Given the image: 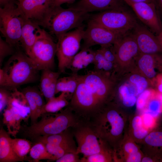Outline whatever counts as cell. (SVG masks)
<instances>
[{
    "label": "cell",
    "instance_id": "1",
    "mask_svg": "<svg viewBox=\"0 0 162 162\" xmlns=\"http://www.w3.org/2000/svg\"><path fill=\"white\" fill-rule=\"evenodd\" d=\"M129 114L113 100L88 122L98 135L115 152L126 133Z\"/></svg>",
    "mask_w": 162,
    "mask_h": 162
},
{
    "label": "cell",
    "instance_id": "2",
    "mask_svg": "<svg viewBox=\"0 0 162 162\" xmlns=\"http://www.w3.org/2000/svg\"><path fill=\"white\" fill-rule=\"evenodd\" d=\"M40 117L39 121L30 126H21L20 130L26 137L34 141L41 137L61 133L74 127L81 121L67 106L56 113H44Z\"/></svg>",
    "mask_w": 162,
    "mask_h": 162
},
{
    "label": "cell",
    "instance_id": "3",
    "mask_svg": "<svg viewBox=\"0 0 162 162\" xmlns=\"http://www.w3.org/2000/svg\"><path fill=\"white\" fill-rule=\"evenodd\" d=\"M2 69L5 81L2 87L10 90L34 82L38 78L39 71L31 58L20 49L11 56Z\"/></svg>",
    "mask_w": 162,
    "mask_h": 162
},
{
    "label": "cell",
    "instance_id": "4",
    "mask_svg": "<svg viewBox=\"0 0 162 162\" xmlns=\"http://www.w3.org/2000/svg\"><path fill=\"white\" fill-rule=\"evenodd\" d=\"M89 13L70 7L64 8L54 5L38 25L57 39L70 30L84 25L83 22L90 17Z\"/></svg>",
    "mask_w": 162,
    "mask_h": 162
},
{
    "label": "cell",
    "instance_id": "5",
    "mask_svg": "<svg viewBox=\"0 0 162 162\" xmlns=\"http://www.w3.org/2000/svg\"><path fill=\"white\" fill-rule=\"evenodd\" d=\"M89 20L121 35L132 31L138 21L124 6L90 16Z\"/></svg>",
    "mask_w": 162,
    "mask_h": 162
},
{
    "label": "cell",
    "instance_id": "6",
    "mask_svg": "<svg viewBox=\"0 0 162 162\" xmlns=\"http://www.w3.org/2000/svg\"><path fill=\"white\" fill-rule=\"evenodd\" d=\"M16 2L0 4V31L6 41L18 50L20 46L22 14Z\"/></svg>",
    "mask_w": 162,
    "mask_h": 162
},
{
    "label": "cell",
    "instance_id": "7",
    "mask_svg": "<svg viewBox=\"0 0 162 162\" xmlns=\"http://www.w3.org/2000/svg\"><path fill=\"white\" fill-rule=\"evenodd\" d=\"M89 87L102 109L114 98L119 81L115 75L94 70L80 75Z\"/></svg>",
    "mask_w": 162,
    "mask_h": 162
},
{
    "label": "cell",
    "instance_id": "8",
    "mask_svg": "<svg viewBox=\"0 0 162 162\" xmlns=\"http://www.w3.org/2000/svg\"><path fill=\"white\" fill-rule=\"evenodd\" d=\"M116 60L115 73L118 79L134 69L140 52L132 31L121 37L112 46Z\"/></svg>",
    "mask_w": 162,
    "mask_h": 162
},
{
    "label": "cell",
    "instance_id": "9",
    "mask_svg": "<svg viewBox=\"0 0 162 162\" xmlns=\"http://www.w3.org/2000/svg\"><path fill=\"white\" fill-rule=\"evenodd\" d=\"M67 107L81 120L88 122L101 110L89 87L79 75V82Z\"/></svg>",
    "mask_w": 162,
    "mask_h": 162
},
{
    "label": "cell",
    "instance_id": "10",
    "mask_svg": "<svg viewBox=\"0 0 162 162\" xmlns=\"http://www.w3.org/2000/svg\"><path fill=\"white\" fill-rule=\"evenodd\" d=\"M84 26L62 35L58 39L56 55L58 68L61 73H65L74 56L78 52L82 40Z\"/></svg>",
    "mask_w": 162,
    "mask_h": 162
},
{
    "label": "cell",
    "instance_id": "11",
    "mask_svg": "<svg viewBox=\"0 0 162 162\" xmlns=\"http://www.w3.org/2000/svg\"><path fill=\"white\" fill-rule=\"evenodd\" d=\"M57 44L51 36L45 31L36 41L28 56L39 70H52L55 66V56Z\"/></svg>",
    "mask_w": 162,
    "mask_h": 162
},
{
    "label": "cell",
    "instance_id": "12",
    "mask_svg": "<svg viewBox=\"0 0 162 162\" xmlns=\"http://www.w3.org/2000/svg\"><path fill=\"white\" fill-rule=\"evenodd\" d=\"M72 128L74 129L72 133L77 145V154L88 156L100 152L108 145L98 135L88 122L81 121Z\"/></svg>",
    "mask_w": 162,
    "mask_h": 162
},
{
    "label": "cell",
    "instance_id": "13",
    "mask_svg": "<svg viewBox=\"0 0 162 162\" xmlns=\"http://www.w3.org/2000/svg\"><path fill=\"white\" fill-rule=\"evenodd\" d=\"M122 36L88 20L84 30L81 49L96 45L100 46L112 45Z\"/></svg>",
    "mask_w": 162,
    "mask_h": 162
},
{
    "label": "cell",
    "instance_id": "14",
    "mask_svg": "<svg viewBox=\"0 0 162 162\" xmlns=\"http://www.w3.org/2000/svg\"><path fill=\"white\" fill-rule=\"evenodd\" d=\"M125 2L131 7L142 23L156 36L162 31V22L155 3Z\"/></svg>",
    "mask_w": 162,
    "mask_h": 162
},
{
    "label": "cell",
    "instance_id": "15",
    "mask_svg": "<svg viewBox=\"0 0 162 162\" xmlns=\"http://www.w3.org/2000/svg\"><path fill=\"white\" fill-rule=\"evenodd\" d=\"M156 68L162 72V53L148 54L140 52L136 57L133 70H135L145 77L152 86L158 74Z\"/></svg>",
    "mask_w": 162,
    "mask_h": 162
},
{
    "label": "cell",
    "instance_id": "16",
    "mask_svg": "<svg viewBox=\"0 0 162 162\" xmlns=\"http://www.w3.org/2000/svg\"><path fill=\"white\" fill-rule=\"evenodd\" d=\"M140 52L148 54L162 53V47L156 35L138 21L132 30Z\"/></svg>",
    "mask_w": 162,
    "mask_h": 162
},
{
    "label": "cell",
    "instance_id": "17",
    "mask_svg": "<svg viewBox=\"0 0 162 162\" xmlns=\"http://www.w3.org/2000/svg\"><path fill=\"white\" fill-rule=\"evenodd\" d=\"M16 3L23 17L38 24L54 5L52 0H24Z\"/></svg>",
    "mask_w": 162,
    "mask_h": 162
},
{
    "label": "cell",
    "instance_id": "18",
    "mask_svg": "<svg viewBox=\"0 0 162 162\" xmlns=\"http://www.w3.org/2000/svg\"><path fill=\"white\" fill-rule=\"evenodd\" d=\"M144 155L140 146L126 134L113 152L114 162H140Z\"/></svg>",
    "mask_w": 162,
    "mask_h": 162
},
{
    "label": "cell",
    "instance_id": "19",
    "mask_svg": "<svg viewBox=\"0 0 162 162\" xmlns=\"http://www.w3.org/2000/svg\"><path fill=\"white\" fill-rule=\"evenodd\" d=\"M139 145L152 162H162V128L158 126L150 132Z\"/></svg>",
    "mask_w": 162,
    "mask_h": 162
},
{
    "label": "cell",
    "instance_id": "20",
    "mask_svg": "<svg viewBox=\"0 0 162 162\" xmlns=\"http://www.w3.org/2000/svg\"><path fill=\"white\" fill-rule=\"evenodd\" d=\"M21 23L20 46L28 56L36 41L46 31L37 23L25 18L22 15Z\"/></svg>",
    "mask_w": 162,
    "mask_h": 162
},
{
    "label": "cell",
    "instance_id": "21",
    "mask_svg": "<svg viewBox=\"0 0 162 162\" xmlns=\"http://www.w3.org/2000/svg\"><path fill=\"white\" fill-rule=\"evenodd\" d=\"M138 95L134 87L127 80L120 79L113 100L125 110L136 105Z\"/></svg>",
    "mask_w": 162,
    "mask_h": 162
},
{
    "label": "cell",
    "instance_id": "22",
    "mask_svg": "<svg viewBox=\"0 0 162 162\" xmlns=\"http://www.w3.org/2000/svg\"><path fill=\"white\" fill-rule=\"evenodd\" d=\"M124 3L123 0H80L70 7L89 13L117 8L124 6Z\"/></svg>",
    "mask_w": 162,
    "mask_h": 162
},
{
    "label": "cell",
    "instance_id": "23",
    "mask_svg": "<svg viewBox=\"0 0 162 162\" xmlns=\"http://www.w3.org/2000/svg\"><path fill=\"white\" fill-rule=\"evenodd\" d=\"M22 92L26 98L30 110L31 124L37 121L42 114L43 109L45 104L44 97L37 88L28 86L24 88Z\"/></svg>",
    "mask_w": 162,
    "mask_h": 162
},
{
    "label": "cell",
    "instance_id": "24",
    "mask_svg": "<svg viewBox=\"0 0 162 162\" xmlns=\"http://www.w3.org/2000/svg\"><path fill=\"white\" fill-rule=\"evenodd\" d=\"M70 128L58 134L38 138L34 141L54 144L62 147L68 153H76L77 146Z\"/></svg>",
    "mask_w": 162,
    "mask_h": 162
},
{
    "label": "cell",
    "instance_id": "25",
    "mask_svg": "<svg viewBox=\"0 0 162 162\" xmlns=\"http://www.w3.org/2000/svg\"><path fill=\"white\" fill-rule=\"evenodd\" d=\"M41 71L39 90L47 102L55 95L57 82L61 73L59 71L54 72L48 69Z\"/></svg>",
    "mask_w": 162,
    "mask_h": 162
},
{
    "label": "cell",
    "instance_id": "26",
    "mask_svg": "<svg viewBox=\"0 0 162 162\" xmlns=\"http://www.w3.org/2000/svg\"><path fill=\"white\" fill-rule=\"evenodd\" d=\"M7 107L20 115L23 120L30 118V110L27 100L21 92L17 88L12 90Z\"/></svg>",
    "mask_w": 162,
    "mask_h": 162
},
{
    "label": "cell",
    "instance_id": "27",
    "mask_svg": "<svg viewBox=\"0 0 162 162\" xmlns=\"http://www.w3.org/2000/svg\"><path fill=\"white\" fill-rule=\"evenodd\" d=\"M149 132L143 124L141 114L136 112L129 114L125 133L128 136L139 144Z\"/></svg>",
    "mask_w": 162,
    "mask_h": 162
},
{
    "label": "cell",
    "instance_id": "28",
    "mask_svg": "<svg viewBox=\"0 0 162 162\" xmlns=\"http://www.w3.org/2000/svg\"><path fill=\"white\" fill-rule=\"evenodd\" d=\"M95 52L91 48L81 49L73 58L68 68L71 71V74H78L79 70L93 63Z\"/></svg>",
    "mask_w": 162,
    "mask_h": 162
},
{
    "label": "cell",
    "instance_id": "29",
    "mask_svg": "<svg viewBox=\"0 0 162 162\" xmlns=\"http://www.w3.org/2000/svg\"><path fill=\"white\" fill-rule=\"evenodd\" d=\"M10 137L8 132L3 128L0 130V162L23 161L14 153L11 145Z\"/></svg>",
    "mask_w": 162,
    "mask_h": 162
},
{
    "label": "cell",
    "instance_id": "30",
    "mask_svg": "<svg viewBox=\"0 0 162 162\" xmlns=\"http://www.w3.org/2000/svg\"><path fill=\"white\" fill-rule=\"evenodd\" d=\"M79 82V75L71 74L59 78L57 81L55 94L60 92L65 93L68 99L70 100L75 91Z\"/></svg>",
    "mask_w": 162,
    "mask_h": 162
},
{
    "label": "cell",
    "instance_id": "31",
    "mask_svg": "<svg viewBox=\"0 0 162 162\" xmlns=\"http://www.w3.org/2000/svg\"><path fill=\"white\" fill-rule=\"evenodd\" d=\"M3 115V123L7 127L8 133L12 136L16 137L20 131L22 118L7 107L4 110Z\"/></svg>",
    "mask_w": 162,
    "mask_h": 162
},
{
    "label": "cell",
    "instance_id": "32",
    "mask_svg": "<svg viewBox=\"0 0 162 162\" xmlns=\"http://www.w3.org/2000/svg\"><path fill=\"white\" fill-rule=\"evenodd\" d=\"M121 78L127 80L136 89L138 96L148 88L149 86H151L147 79L135 70L124 75Z\"/></svg>",
    "mask_w": 162,
    "mask_h": 162
},
{
    "label": "cell",
    "instance_id": "33",
    "mask_svg": "<svg viewBox=\"0 0 162 162\" xmlns=\"http://www.w3.org/2000/svg\"><path fill=\"white\" fill-rule=\"evenodd\" d=\"M69 102L65 93L62 92L58 96H54L46 102L43 109L42 114L46 112H58L67 106Z\"/></svg>",
    "mask_w": 162,
    "mask_h": 162
},
{
    "label": "cell",
    "instance_id": "34",
    "mask_svg": "<svg viewBox=\"0 0 162 162\" xmlns=\"http://www.w3.org/2000/svg\"><path fill=\"white\" fill-rule=\"evenodd\" d=\"M93 63L94 64V70L111 74L115 73L114 64L104 58L99 49L95 51Z\"/></svg>",
    "mask_w": 162,
    "mask_h": 162
},
{
    "label": "cell",
    "instance_id": "35",
    "mask_svg": "<svg viewBox=\"0 0 162 162\" xmlns=\"http://www.w3.org/2000/svg\"><path fill=\"white\" fill-rule=\"evenodd\" d=\"M13 150L16 155L24 160H28L27 157L31 148L30 142L24 139L15 138L10 139Z\"/></svg>",
    "mask_w": 162,
    "mask_h": 162
},
{
    "label": "cell",
    "instance_id": "36",
    "mask_svg": "<svg viewBox=\"0 0 162 162\" xmlns=\"http://www.w3.org/2000/svg\"><path fill=\"white\" fill-rule=\"evenodd\" d=\"M113 150L108 145L100 152L81 158V162H112Z\"/></svg>",
    "mask_w": 162,
    "mask_h": 162
},
{
    "label": "cell",
    "instance_id": "37",
    "mask_svg": "<svg viewBox=\"0 0 162 162\" xmlns=\"http://www.w3.org/2000/svg\"><path fill=\"white\" fill-rule=\"evenodd\" d=\"M30 157L35 161L42 160H55L54 158L48 151L45 144L41 142H35L29 151Z\"/></svg>",
    "mask_w": 162,
    "mask_h": 162
},
{
    "label": "cell",
    "instance_id": "38",
    "mask_svg": "<svg viewBox=\"0 0 162 162\" xmlns=\"http://www.w3.org/2000/svg\"><path fill=\"white\" fill-rule=\"evenodd\" d=\"M156 92L155 89L149 88L139 95L136 104V113L141 114L144 111L148 101Z\"/></svg>",
    "mask_w": 162,
    "mask_h": 162
},
{
    "label": "cell",
    "instance_id": "39",
    "mask_svg": "<svg viewBox=\"0 0 162 162\" xmlns=\"http://www.w3.org/2000/svg\"><path fill=\"white\" fill-rule=\"evenodd\" d=\"M157 93L156 90L155 94L149 100L143 112H148L155 116H159L162 113L161 104Z\"/></svg>",
    "mask_w": 162,
    "mask_h": 162
},
{
    "label": "cell",
    "instance_id": "40",
    "mask_svg": "<svg viewBox=\"0 0 162 162\" xmlns=\"http://www.w3.org/2000/svg\"><path fill=\"white\" fill-rule=\"evenodd\" d=\"M141 114L143 124L145 128L151 132L158 126L159 116H155L149 113L143 112Z\"/></svg>",
    "mask_w": 162,
    "mask_h": 162
},
{
    "label": "cell",
    "instance_id": "41",
    "mask_svg": "<svg viewBox=\"0 0 162 162\" xmlns=\"http://www.w3.org/2000/svg\"><path fill=\"white\" fill-rule=\"evenodd\" d=\"M14 48L11 46L6 40L0 36V65H2L4 58L7 56H12L16 51Z\"/></svg>",
    "mask_w": 162,
    "mask_h": 162
},
{
    "label": "cell",
    "instance_id": "42",
    "mask_svg": "<svg viewBox=\"0 0 162 162\" xmlns=\"http://www.w3.org/2000/svg\"><path fill=\"white\" fill-rule=\"evenodd\" d=\"M44 144L48 151L53 156L55 161L68 153L65 150L60 146L51 144Z\"/></svg>",
    "mask_w": 162,
    "mask_h": 162
},
{
    "label": "cell",
    "instance_id": "43",
    "mask_svg": "<svg viewBox=\"0 0 162 162\" xmlns=\"http://www.w3.org/2000/svg\"><path fill=\"white\" fill-rule=\"evenodd\" d=\"M112 45L100 46L99 50L104 58L106 60L112 62L114 64L116 69V58L112 49Z\"/></svg>",
    "mask_w": 162,
    "mask_h": 162
},
{
    "label": "cell",
    "instance_id": "44",
    "mask_svg": "<svg viewBox=\"0 0 162 162\" xmlns=\"http://www.w3.org/2000/svg\"><path fill=\"white\" fill-rule=\"evenodd\" d=\"M10 90L1 87L0 88V112H1L7 106L11 92Z\"/></svg>",
    "mask_w": 162,
    "mask_h": 162
},
{
    "label": "cell",
    "instance_id": "45",
    "mask_svg": "<svg viewBox=\"0 0 162 162\" xmlns=\"http://www.w3.org/2000/svg\"><path fill=\"white\" fill-rule=\"evenodd\" d=\"M79 154L76 153L69 152L65 154L56 160V162H81Z\"/></svg>",
    "mask_w": 162,
    "mask_h": 162
},
{
    "label": "cell",
    "instance_id": "46",
    "mask_svg": "<svg viewBox=\"0 0 162 162\" xmlns=\"http://www.w3.org/2000/svg\"><path fill=\"white\" fill-rule=\"evenodd\" d=\"M153 87L158 92L162 93V72L158 73L155 79Z\"/></svg>",
    "mask_w": 162,
    "mask_h": 162
},
{
    "label": "cell",
    "instance_id": "47",
    "mask_svg": "<svg viewBox=\"0 0 162 162\" xmlns=\"http://www.w3.org/2000/svg\"><path fill=\"white\" fill-rule=\"evenodd\" d=\"M54 6H61L62 4L67 3L72 4L75 0H52Z\"/></svg>",
    "mask_w": 162,
    "mask_h": 162
},
{
    "label": "cell",
    "instance_id": "48",
    "mask_svg": "<svg viewBox=\"0 0 162 162\" xmlns=\"http://www.w3.org/2000/svg\"><path fill=\"white\" fill-rule=\"evenodd\" d=\"M124 2L128 1L133 3H139L146 2L148 3H154L156 4V0H123Z\"/></svg>",
    "mask_w": 162,
    "mask_h": 162
},
{
    "label": "cell",
    "instance_id": "49",
    "mask_svg": "<svg viewBox=\"0 0 162 162\" xmlns=\"http://www.w3.org/2000/svg\"><path fill=\"white\" fill-rule=\"evenodd\" d=\"M156 5L159 13H162V0H156Z\"/></svg>",
    "mask_w": 162,
    "mask_h": 162
},
{
    "label": "cell",
    "instance_id": "50",
    "mask_svg": "<svg viewBox=\"0 0 162 162\" xmlns=\"http://www.w3.org/2000/svg\"><path fill=\"white\" fill-rule=\"evenodd\" d=\"M159 43L162 47V31L158 35H156Z\"/></svg>",
    "mask_w": 162,
    "mask_h": 162
},
{
    "label": "cell",
    "instance_id": "51",
    "mask_svg": "<svg viewBox=\"0 0 162 162\" xmlns=\"http://www.w3.org/2000/svg\"><path fill=\"white\" fill-rule=\"evenodd\" d=\"M157 95L158 98L160 102L162 109V93H160L157 91Z\"/></svg>",
    "mask_w": 162,
    "mask_h": 162
},
{
    "label": "cell",
    "instance_id": "52",
    "mask_svg": "<svg viewBox=\"0 0 162 162\" xmlns=\"http://www.w3.org/2000/svg\"><path fill=\"white\" fill-rule=\"evenodd\" d=\"M9 1L15 2L16 1V0H7Z\"/></svg>",
    "mask_w": 162,
    "mask_h": 162
},
{
    "label": "cell",
    "instance_id": "53",
    "mask_svg": "<svg viewBox=\"0 0 162 162\" xmlns=\"http://www.w3.org/2000/svg\"><path fill=\"white\" fill-rule=\"evenodd\" d=\"M16 1L18 2H21L22 1L24 0H16Z\"/></svg>",
    "mask_w": 162,
    "mask_h": 162
}]
</instances>
